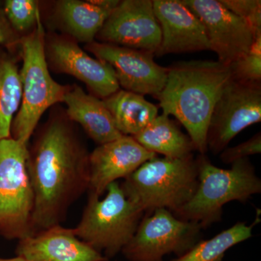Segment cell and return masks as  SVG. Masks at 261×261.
Returning <instances> with one entry per match:
<instances>
[{
    "mask_svg": "<svg viewBox=\"0 0 261 261\" xmlns=\"http://www.w3.org/2000/svg\"><path fill=\"white\" fill-rule=\"evenodd\" d=\"M27 168L34 193V234L61 225L70 207L88 192L89 153L69 122L53 118L28 147Z\"/></svg>",
    "mask_w": 261,
    "mask_h": 261,
    "instance_id": "1",
    "label": "cell"
},
{
    "mask_svg": "<svg viewBox=\"0 0 261 261\" xmlns=\"http://www.w3.org/2000/svg\"><path fill=\"white\" fill-rule=\"evenodd\" d=\"M164 88L158 96L163 113L174 116L186 128L196 150L207 152L211 115L231 80L228 65L215 61L179 62L168 68Z\"/></svg>",
    "mask_w": 261,
    "mask_h": 261,
    "instance_id": "2",
    "label": "cell"
},
{
    "mask_svg": "<svg viewBox=\"0 0 261 261\" xmlns=\"http://www.w3.org/2000/svg\"><path fill=\"white\" fill-rule=\"evenodd\" d=\"M198 174V163L193 154L183 159L156 157L143 163L121 186L144 214L157 209L174 214L195 195Z\"/></svg>",
    "mask_w": 261,
    "mask_h": 261,
    "instance_id": "3",
    "label": "cell"
},
{
    "mask_svg": "<svg viewBox=\"0 0 261 261\" xmlns=\"http://www.w3.org/2000/svg\"><path fill=\"white\" fill-rule=\"evenodd\" d=\"M198 187L191 200L175 212L178 219L207 228L221 221L228 202H244L261 192V180L248 159L239 160L230 169L216 167L205 154L197 158Z\"/></svg>",
    "mask_w": 261,
    "mask_h": 261,
    "instance_id": "4",
    "label": "cell"
},
{
    "mask_svg": "<svg viewBox=\"0 0 261 261\" xmlns=\"http://www.w3.org/2000/svg\"><path fill=\"white\" fill-rule=\"evenodd\" d=\"M20 44L23 58L21 102L12 123L11 137L28 145L41 117L48 108L63 102L69 87L56 82L48 70L41 16L32 32L20 39Z\"/></svg>",
    "mask_w": 261,
    "mask_h": 261,
    "instance_id": "5",
    "label": "cell"
},
{
    "mask_svg": "<svg viewBox=\"0 0 261 261\" xmlns=\"http://www.w3.org/2000/svg\"><path fill=\"white\" fill-rule=\"evenodd\" d=\"M103 199L88 195L75 236L108 260L122 251L133 238L143 211L125 195L118 182L108 187Z\"/></svg>",
    "mask_w": 261,
    "mask_h": 261,
    "instance_id": "6",
    "label": "cell"
},
{
    "mask_svg": "<svg viewBox=\"0 0 261 261\" xmlns=\"http://www.w3.org/2000/svg\"><path fill=\"white\" fill-rule=\"evenodd\" d=\"M28 145L0 141V235L18 241L33 235L34 193L27 168Z\"/></svg>",
    "mask_w": 261,
    "mask_h": 261,
    "instance_id": "7",
    "label": "cell"
},
{
    "mask_svg": "<svg viewBox=\"0 0 261 261\" xmlns=\"http://www.w3.org/2000/svg\"><path fill=\"white\" fill-rule=\"evenodd\" d=\"M202 229L197 223L178 219L166 209H157L142 218L121 252L129 261H163L171 253L180 257L200 241Z\"/></svg>",
    "mask_w": 261,
    "mask_h": 261,
    "instance_id": "8",
    "label": "cell"
},
{
    "mask_svg": "<svg viewBox=\"0 0 261 261\" xmlns=\"http://www.w3.org/2000/svg\"><path fill=\"white\" fill-rule=\"evenodd\" d=\"M261 121V83L230 80L215 105L207 134V149L221 153L247 127Z\"/></svg>",
    "mask_w": 261,
    "mask_h": 261,
    "instance_id": "9",
    "label": "cell"
},
{
    "mask_svg": "<svg viewBox=\"0 0 261 261\" xmlns=\"http://www.w3.org/2000/svg\"><path fill=\"white\" fill-rule=\"evenodd\" d=\"M86 48L112 67L124 90L156 98L164 88L168 68L155 63L154 53L94 41Z\"/></svg>",
    "mask_w": 261,
    "mask_h": 261,
    "instance_id": "10",
    "label": "cell"
},
{
    "mask_svg": "<svg viewBox=\"0 0 261 261\" xmlns=\"http://www.w3.org/2000/svg\"><path fill=\"white\" fill-rule=\"evenodd\" d=\"M96 38L102 43L155 54L162 34L152 0L120 1Z\"/></svg>",
    "mask_w": 261,
    "mask_h": 261,
    "instance_id": "11",
    "label": "cell"
},
{
    "mask_svg": "<svg viewBox=\"0 0 261 261\" xmlns=\"http://www.w3.org/2000/svg\"><path fill=\"white\" fill-rule=\"evenodd\" d=\"M193 12L205 29L210 50L218 61L231 65L248 51L255 34L240 17L231 13L219 0H182Z\"/></svg>",
    "mask_w": 261,
    "mask_h": 261,
    "instance_id": "12",
    "label": "cell"
},
{
    "mask_svg": "<svg viewBox=\"0 0 261 261\" xmlns=\"http://www.w3.org/2000/svg\"><path fill=\"white\" fill-rule=\"evenodd\" d=\"M45 53L55 69L83 82L94 97L103 99L120 89L112 67L89 56L70 39L51 38L45 42Z\"/></svg>",
    "mask_w": 261,
    "mask_h": 261,
    "instance_id": "13",
    "label": "cell"
},
{
    "mask_svg": "<svg viewBox=\"0 0 261 261\" xmlns=\"http://www.w3.org/2000/svg\"><path fill=\"white\" fill-rule=\"evenodd\" d=\"M156 157L157 154L144 148L130 136L123 135L98 146L89 153L88 195L100 197L111 183L125 179L143 163Z\"/></svg>",
    "mask_w": 261,
    "mask_h": 261,
    "instance_id": "14",
    "label": "cell"
},
{
    "mask_svg": "<svg viewBox=\"0 0 261 261\" xmlns=\"http://www.w3.org/2000/svg\"><path fill=\"white\" fill-rule=\"evenodd\" d=\"M152 3L162 34L154 56L210 50L203 25L182 0H154Z\"/></svg>",
    "mask_w": 261,
    "mask_h": 261,
    "instance_id": "15",
    "label": "cell"
},
{
    "mask_svg": "<svg viewBox=\"0 0 261 261\" xmlns=\"http://www.w3.org/2000/svg\"><path fill=\"white\" fill-rule=\"evenodd\" d=\"M16 255L27 261H108L75 236L73 228L57 225L19 240Z\"/></svg>",
    "mask_w": 261,
    "mask_h": 261,
    "instance_id": "16",
    "label": "cell"
},
{
    "mask_svg": "<svg viewBox=\"0 0 261 261\" xmlns=\"http://www.w3.org/2000/svg\"><path fill=\"white\" fill-rule=\"evenodd\" d=\"M63 102L67 106V116L78 123L87 135L99 145L120 138L112 116L102 99L88 94L78 86L69 88Z\"/></svg>",
    "mask_w": 261,
    "mask_h": 261,
    "instance_id": "17",
    "label": "cell"
},
{
    "mask_svg": "<svg viewBox=\"0 0 261 261\" xmlns=\"http://www.w3.org/2000/svg\"><path fill=\"white\" fill-rule=\"evenodd\" d=\"M134 138L144 148L170 159H183L196 150L189 135L167 115H159Z\"/></svg>",
    "mask_w": 261,
    "mask_h": 261,
    "instance_id": "18",
    "label": "cell"
},
{
    "mask_svg": "<svg viewBox=\"0 0 261 261\" xmlns=\"http://www.w3.org/2000/svg\"><path fill=\"white\" fill-rule=\"evenodd\" d=\"M102 100L117 129L123 135H137L159 116L155 105L148 102L143 95L124 89H119Z\"/></svg>",
    "mask_w": 261,
    "mask_h": 261,
    "instance_id": "19",
    "label": "cell"
},
{
    "mask_svg": "<svg viewBox=\"0 0 261 261\" xmlns=\"http://www.w3.org/2000/svg\"><path fill=\"white\" fill-rule=\"evenodd\" d=\"M113 10L93 1L62 0L57 3V18L68 34L87 44L94 42Z\"/></svg>",
    "mask_w": 261,
    "mask_h": 261,
    "instance_id": "20",
    "label": "cell"
},
{
    "mask_svg": "<svg viewBox=\"0 0 261 261\" xmlns=\"http://www.w3.org/2000/svg\"><path fill=\"white\" fill-rule=\"evenodd\" d=\"M20 70L13 58L0 55V141L11 137L12 123L21 102Z\"/></svg>",
    "mask_w": 261,
    "mask_h": 261,
    "instance_id": "21",
    "label": "cell"
},
{
    "mask_svg": "<svg viewBox=\"0 0 261 261\" xmlns=\"http://www.w3.org/2000/svg\"><path fill=\"white\" fill-rule=\"evenodd\" d=\"M258 219L250 226L243 222L237 223L214 238L199 242L172 261H222L228 249L252 238V229L258 223Z\"/></svg>",
    "mask_w": 261,
    "mask_h": 261,
    "instance_id": "22",
    "label": "cell"
},
{
    "mask_svg": "<svg viewBox=\"0 0 261 261\" xmlns=\"http://www.w3.org/2000/svg\"><path fill=\"white\" fill-rule=\"evenodd\" d=\"M228 67L231 80L244 83H261V34L256 35L248 51Z\"/></svg>",
    "mask_w": 261,
    "mask_h": 261,
    "instance_id": "23",
    "label": "cell"
},
{
    "mask_svg": "<svg viewBox=\"0 0 261 261\" xmlns=\"http://www.w3.org/2000/svg\"><path fill=\"white\" fill-rule=\"evenodd\" d=\"M3 10L16 32L34 28L40 17L39 3L34 0H7Z\"/></svg>",
    "mask_w": 261,
    "mask_h": 261,
    "instance_id": "24",
    "label": "cell"
},
{
    "mask_svg": "<svg viewBox=\"0 0 261 261\" xmlns=\"http://www.w3.org/2000/svg\"><path fill=\"white\" fill-rule=\"evenodd\" d=\"M225 8L243 19L255 34L261 33L260 0H219Z\"/></svg>",
    "mask_w": 261,
    "mask_h": 261,
    "instance_id": "25",
    "label": "cell"
},
{
    "mask_svg": "<svg viewBox=\"0 0 261 261\" xmlns=\"http://www.w3.org/2000/svg\"><path fill=\"white\" fill-rule=\"evenodd\" d=\"M261 152V133L258 132L250 140L232 147H226L221 153L223 163L232 164L239 160L248 159L249 156L260 154Z\"/></svg>",
    "mask_w": 261,
    "mask_h": 261,
    "instance_id": "26",
    "label": "cell"
},
{
    "mask_svg": "<svg viewBox=\"0 0 261 261\" xmlns=\"http://www.w3.org/2000/svg\"><path fill=\"white\" fill-rule=\"evenodd\" d=\"M8 21L4 10L0 9V45L10 48L20 44V39Z\"/></svg>",
    "mask_w": 261,
    "mask_h": 261,
    "instance_id": "27",
    "label": "cell"
},
{
    "mask_svg": "<svg viewBox=\"0 0 261 261\" xmlns=\"http://www.w3.org/2000/svg\"><path fill=\"white\" fill-rule=\"evenodd\" d=\"M0 261H27L25 259L23 258V257L20 256H18L17 255L16 257H11V258H3V257H0Z\"/></svg>",
    "mask_w": 261,
    "mask_h": 261,
    "instance_id": "28",
    "label": "cell"
}]
</instances>
